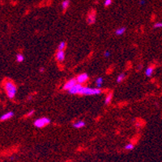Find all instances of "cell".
<instances>
[{"instance_id": "obj_1", "label": "cell", "mask_w": 162, "mask_h": 162, "mask_svg": "<svg viewBox=\"0 0 162 162\" xmlns=\"http://www.w3.org/2000/svg\"><path fill=\"white\" fill-rule=\"evenodd\" d=\"M3 87H4L7 97L10 99H13L16 97L17 92V86L12 80H9V79L5 80V82H3Z\"/></svg>"}, {"instance_id": "obj_2", "label": "cell", "mask_w": 162, "mask_h": 162, "mask_svg": "<svg viewBox=\"0 0 162 162\" xmlns=\"http://www.w3.org/2000/svg\"><path fill=\"white\" fill-rule=\"evenodd\" d=\"M101 93H102V90H101L100 88H92V87H88V86H84L80 95H88V96L99 95Z\"/></svg>"}, {"instance_id": "obj_3", "label": "cell", "mask_w": 162, "mask_h": 162, "mask_svg": "<svg viewBox=\"0 0 162 162\" xmlns=\"http://www.w3.org/2000/svg\"><path fill=\"white\" fill-rule=\"evenodd\" d=\"M51 120L47 117H41L37 119L34 122H33V125L37 128H42V127H46L47 125L50 123Z\"/></svg>"}, {"instance_id": "obj_4", "label": "cell", "mask_w": 162, "mask_h": 162, "mask_svg": "<svg viewBox=\"0 0 162 162\" xmlns=\"http://www.w3.org/2000/svg\"><path fill=\"white\" fill-rule=\"evenodd\" d=\"M96 20V10L92 9L89 11L87 15V18H86V21H87L88 24L92 25L93 24H95V22Z\"/></svg>"}, {"instance_id": "obj_5", "label": "cell", "mask_w": 162, "mask_h": 162, "mask_svg": "<svg viewBox=\"0 0 162 162\" xmlns=\"http://www.w3.org/2000/svg\"><path fill=\"white\" fill-rule=\"evenodd\" d=\"M83 88H84V86H83L82 84L77 83L71 90H69L67 92H68L70 95H80L82 90H83Z\"/></svg>"}, {"instance_id": "obj_6", "label": "cell", "mask_w": 162, "mask_h": 162, "mask_svg": "<svg viewBox=\"0 0 162 162\" xmlns=\"http://www.w3.org/2000/svg\"><path fill=\"white\" fill-rule=\"evenodd\" d=\"M76 84H77L76 78H71V79H69V80L66 82L65 84H64L63 90H67V91H68L69 90H71L74 86H75Z\"/></svg>"}, {"instance_id": "obj_7", "label": "cell", "mask_w": 162, "mask_h": 162, "mask_svg": "<svg viewBox=\"0 0 162 162\" xmlns=\"http://www.w3.org/2000/svg\"><path fill=\"white\" fill-rule=\"evenodd\" d=\"M76 78V81H77V83L79 84H84L86 82H87L88 79H89V77H88V74L86 73H80L79 74L78 76L75 77Z\"/></svg>"}, {"instance_id": "obj_8", "label": "cell", "mask_w": 162, "mask_h": 162, "mask_svg": "<svg viewBox=\"0 0 162 162\" xmlns=\"http://www.w3.org/2000/svg\"><path fill=\"white\" fill-rule=\"evenodd\" d=\"M65 56H66V54H65L64 50H58L57 52H56V54H55V58L58 62L64 61V60H65Z\"/></svg>"}, {"instance_id": "obj_9", "label": "cell", "mask_w": 162, "mask_h": 162, "mask_svg": "<svg viewBox=\"0 0 162 162\" xmlns=\"http://www.w3.org/2000/svg\"><path fill=\"white\" fill-rule=\"evenodd\" d=\"M14 115L15 114L13 111H7L0 116V121H6V120L12 119L14 116Z\"/></svg>"}, {"instance_id": "obj_10", "label": "cell", "mask_w": 162, "mask_h": 162, "mask_svg": "<svg viewBox=\"0 0 162 162\" xmlns=\"http://www.w3.org/2000/svg\"><path fill=\"white\" fill-rule=\"evenodd\" d=\"M86 126V123L84 121V120H78V121L75 122L73 123V127L76 129H80Z\"/></svg>"}, {"instance_id": "obj_11", "label": "cell", "mask_w": 162, "mask_h": 162, "mask_svg": "<svg viewBox=\"0 0 162 162\" xmlns=\"http://www.w3.org/2000/svg\"><path fill=\"white\" fill-rule=\"evenodd\" d=\"M126 28L125 27H120L115 30V35L116 36H122L126 32Z\"/></svg>"}, {"instance_id": "obj_12", "label": "cell", "mask_w": 162, "mask_h": 162, "mask_svg": "<svg viewBox=\"0 0 162 162\" xmlns=\"http://www.w3.org/2000/svg\"><path fill=\"white\" fill-rule=\"evenodd\" d=\"M70 3H71L70 0H63L61 3V7H62V11H66L67 8H68V7H70Z\"/></svg>"}, {"instance_id": "obj_13", "label": "cell", "mask_w": 162, "mask_h": 162, "mask_svg": "<svg viewBox=\"0 0 162 162\" xmlns=\"http://www.w3.org/2000/svg\"><path fill=\"white\" fill-rule=\"evenodd\" d=\"M154 72V68L152 66H149L145 70V76L146 77H151Z\"/></svg>"}, {"instance_id": "obj_14", "label": "cell", "mask_w": 162, "mask_h": 162, "mask_svg": "<svg viewBox=\"0 0 162 162\" xmlns=\"http://www.w3.org/2000/svg\"><path fill=\"white\" fill-rule=\"evenodd\" d=\"M112 99H113V94L112 93H109L108 95H106V97H105V105H109L111 103Z\"/></svg>"}, {"instance_id": "obj_15", "label": "cell", "mask_w": 162, "mask_h": 162, "mask_svg": "<svg viewBox=\"0 0 162 162\" xmlns=\"http://www.w3.org/2000/svg\"><path fill=\"white\" fill-rule=\"evenodd\" d=\"M126 78V74L122 73H120L118 77H117V79H116V82H118V83H121L122 82H123L125 80Z\"/></svg>"}, {"instance_id": "obj_16", "label": "cell", "mask_w": 162, "mask_h": 162, "mask_svg": "<svg viewBox=\"0 0 162 162\" xmlns=\"http://www.w3.org/2000/svg\"><path fill=\"white\" fill-rule=\"evenodd\" d=\"M103 82H104L103 77H97V78L96 79V82H96V88H101V86H102V84H103Z\"/></svg>"}, {"instance_id": "obj_17", "label": "cell", "mask_w": 162, "mask_h": 162, "mask_svg": "<svg viewBox=\"0 0 162 162\" xmlns=\"http://www.w3.org/2000/svg\"><path fill=\"white\" fill-rule=\"evenodd\" d=\"M16 60L18 63H21L24 61V56L22 53H18L16 56Z\"/></svg>"}, {"instance_id": "obj_18", "label": "cell", "mask_w": 162, "mask_h": 162, "mask_svg": "<svg viewBox=\"0 0 162 162\" xmlns=\"http://www.w3.org/2000/svg\"><path fill=\"white\" fill-rule=\"evenodd\" d=\"M66 46L67 44L65 41H61L58 45V50H64L66 48Z\"/></svg>"}, {"instance_id": "obj_19", "label": "cell", "mask_w": 162, "mask_h": 162, "mask_svg": "<svg viewBox=\"0 0 162 162\" xmlns=\"http://www.w3.org/2000/svg\"><path fill=\"white\" fill-rule=\"evenodd\" d=\"M135 148V145L132 143H128L127 144H126L125 146V149L127 150V151H131V150H133Z\"/></svg>"}, {"instance_id": "obj_20", "label": "cell", "mask_w": 162, "mask_h": 162, "mask_svg": "<svg viewBox=\"0 0 162 162\" xmlns=\"http://www.w3.org/2000/svg\"><path fill=\"white\" fill-rule=\"evenodd\" d=\"M153 28L155 29L157 28H162V22H156V24H154Z\"/></svg>"}, {"instance_id": "obj_21", "label": "cell", "mask_w": 162, "mask_h": 162, "mask_svg": "<svg viewBox=\"0 0 162 162\" xmlns=\"http://www.w3.org/2000/svg\"><path fill=\"white\" fill-rule=\"evenodd\" d=\"M113 3V0H105L104 2V5L105 7H110Z\"/></svg>"}, {"instance_id": "obj_22", "label": "cell", "mask_w": 162, "mask_h": 162, "mask_svg": "<svg viewBox=\"0 0 162 162\" xmlns=\"http://www.w3.org/2000/svg\"><path fill=\"white\" fill-rule=\"evenodd\" d=\"M34 113H35V110H33H33H31L30 111H28V112L27 113V114L25 115V117H30V116H33Z\"/></svg>"}, {"instance_id": "obj_23", "label": "cell", "mask_w": 162, "mask_h": 162, "mask_svg": "<svg viewBox=\"0 0 162 162\" xmlns=\"http://www.w3.org/2000/svg\"><path fill=\"white\" fill-rule=\"evenodd\" d=\"M110 55H111V52L109 50H106V51L104 52V56H105V57H110Z\"/></svg>"}, {"instance_id": "obj_24", "label": "cell", "mask_w": 162, "mask_h": 162, "mask_svg": "<svg viewBox=\"0 0 162 162\" xmlns=\"http://www.w3.org/2000/svg\"><path fill=\"white\" fill-rule=\"evenodd\" d=\"M145 3H146L145 0H140V1H139V4H140L141 6H144Z\"/></svg>"}, {"instance_id": "obj_25", "label": "cell", "mask_w": 162, "mask_h": 162, "mask_svg": "<svg viewBox=\"0 0 162 162\" xmlns=\"http://www.w3.org/2000/svg\"><path fill=\"white\" fill-rule=\"evenodd\" d=\"M39 71H40V73H43L44 71H45V69H44V68H41Z\"/></svg>"}, {"instance_id": "obj_26", "label": "cell", "mask_w": 162, "mask_h": 162, "mask_svg": "<svg viewBox=\"0 0 162 162\" xmlns=\"http://www.w3.org/2000/svg\"><path fill=\"white\" fill-rule=\"evenodd\" d=\"M142 68H143V65H139V66H138V69H142Z\"/></svg>"}]
</instances>
